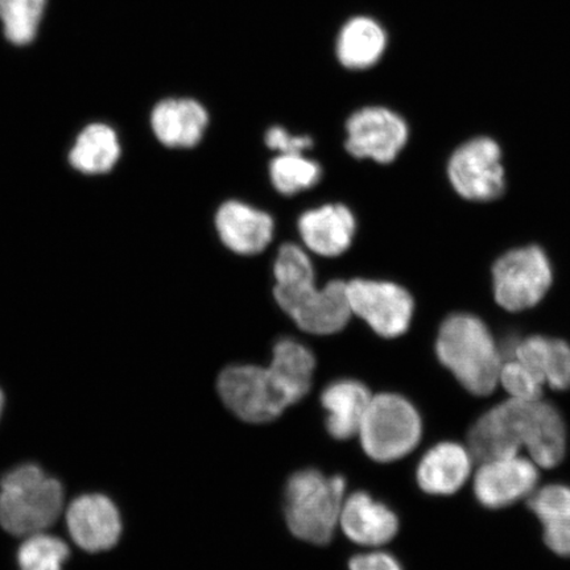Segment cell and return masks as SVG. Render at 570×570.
I'll return each mask as SVG.
<instances>
[{"mask_svg": "<svg viewBox=\"0 0 570 570\" xmlns=\"http://www.w3.org/2000/svg\"><path fill=\"white\" fill-rule=\"evenodd\" d=\"M436 354L470 394L482 397L493 394L503 358L481 318L468 313L449 316L439 331Z\"/></svg>", "mask_w": 570, "mask_h": 570, "instance_id": "1", "label": "cell"}, {"mask_svg": "<svg viewBox=\"0 0 570 570\" xmlns=\"http://www.w3.org/2000/svg\"><path fill=\"white\" fill-rule=\"evenodd\" d=\"M62 509V484L38 465H21L0 481V525L13 537L28 538L49 529Z\"/></svg>", "mask_w": 570, "mask_h": 570, "instance_id": "2", "label": "cell"}, {"mask_svg": "<svg viewBox=\"0 0 570 570\" xmlns=\"http://www.w3.org/2000/svg\"><path fill=\"white\" fill-rule=\"evenodd\" d=\"M345 480L318 470L292 475L285 489V518L297 539L316 546L330 543L345 502Z\"/></svg>", "mask_w": 570, "mask_h": 570, "instance_id": "3", "label": "cell"}, {"mask_svg": "<svg viewBox=\"0 0 570 570\" xmlns=\"http://www.w3.org/2000/svg\"><path fill=\"white\" fill-rule=\"evenodd\" d=\"M422 434L417 410L396 394L373 396L360 431L363 449L377 462L405 458L419 445Z\"/></svg>", "mask_w": 570, "mask_h": 570, "instance_id": "4", "label": "cell"}, {"mask_svg": "<svg viewBox=\"0 0 570 570\" xmlns=\"http://www.w3.org/2000/svg\"><path fill=\"white\" fill-rule=\"evenodd\" d=\"M540 401L509 399L483 413L469 431L468 448L474 460L484 462L527 451L537 432Z\"/></svg>", "mask_w": 570, "mask_h": 570, "instance_id": "5", "label": "cell"}, {"mask_svg": "<svg viewBox=\"0 0 570 570\" xmlns=\"http://www.w3.org/2000/svg\"><path fill=\"white\" fill-rule=\"evenodd\" d=\"M494 297L503 309L522 312L543 301L552 285V266L539 246L505 253L493 266Z\"/></svg>", "mask_w": 570, "mask_h": 570, "instance_id": "6", "label": "cell"}, {"mask_svg": "<svg viewBox=\"0 0 570 570\" xmlns=\"http://www.w3.org/2000/svg\"><path fill=\"white\" fill-rule=\"evenodd\" d=\"M218 392L227 409L247 423L273 422L291 405L267 367H227L218 377Z\"/></svg>", "mask_w": 570, "mask_h": 570, "instance_id": "7", "label": "cell"}, {"mask_svg": "<svg viewBox=\"0 0 570 570\" xmlns=\"http://www.w3.org/2000/svg\"><path fill=\"white\" fill-rule=\"evenodd\" d=\"M448 176L454 190L469 202H493L505 188L501 147L484 137L463 142L449 160Z\"/></svg>", "mask_w": 570, "mask_h": 570, "instance_id": "8", "label": "cell"}, {"mask_svg": "<svg viewBox=\"0 0 570 570\" xmlns=\"http://www.w3.org/2000/svg\"><path fill=\"white\" fill-rule=\"evenodd\" d=\"M347 292L353 316L365 321L377 336L396 338L410 330L415 304L401 285L354 279L347 282Z\"/></svg>", "mask_w": 570, "mask_h": 570, "instance_id": "9", "label": "cell"}, {"mask_svg": "<svg viewBox=\"0 0 570 570\" xmlns=\"http://www.w3.org/2000/svg\"><path fill=\"white\" fill-rule=\"evenodd\" d=\"M347 153L356 159L389 164L407 145V124L396 112L381 106H368L353 114L346 125Z\"/></svg>", "mask_w": 570, "mask_h": 570, "instance_id": "10", "label": "cell"}, {"mask_svg": "<svg viewBox=\"0 0 570 570\" xmlns=\"http://www.w3.org/2000/svg\"><path fill=\"white\" fill-rule=\"evenodd\" d=\"M539 479L537 463L519 454L484 461L474 475V495L483 508H509L520 499L531 497Z\"/></svg>", "mask_w": 570, "mask_h": 570, "instance_id": "11", "label": "cell"}, {"mask_svg": "<svg viewBox=\"0 0 570 570\" xmlns=\"http://www.w3.org/2000/svg\"><path fill=\"white\" fill-rule=\"evenodd\" d=\"M302 331L330 336L344 330L353 317L347 282L332 281L324 287L316 284L281 305Z\"/></svg>", "mask_w": 570, "mask_h": 570, "instance_id": "12", "label": "cell"}, {"mask_svg": "<svg viewBox=\"0 0 570 570\" xmlns=\"http://www.w3.org/2000/svg\"><path fill=\"white\" fill-rule=\"evenodd\" d=\"M67 523L76 544L91 553L111 550L122 532L117 505L110 498L99 494L82 495L71 502Z\"/></svg>", "mask_w": 570, "mask_h": 570, "instance_id": "13", "label": "cell"}, {"mask_svg": "<svg viewBox=\"0 0 570 570\" xmlns=\"http://www.w3.org/2000/svg\"><path fill=\"white\" fill-rule=\"evenodd\" d=\"M218 237L230 252L256 255L265 252L274 238L275 223L268 213L240 202L220 205L216 214Z\"/></svg>", "mask_w": 570, "mask_h": 570, "instance_id": "14", "label": "cell"}, {"mask_svg": "<svg viewBox=\"0 0 570 570\" xmlns=\"http://www.w3.org/2000/svg\"><path fill=\"white\" fill-rule=\"evenodd\" d=\"M297 229L311 253L336 258L352 246L356 220L347 206L330 204L305 212L298 218Z\"/></svg>", "mask_w": 570, "mask_h": 570, "instance_id": "15", "label": "cell"}, {"mask_svg": "<svg viewBox=\"0 0 570 570\" xmlns=\"http://www.w3.org/2000/svg\"><path fill=\"white\" fill-rule=\"evenodd\" d=\"M149 124L164 147L194 148L209 126V114L196 99L167 98L154 107Z\"/></svg>", "mask_w": 570, "mask_h": 570, "instance_id": "16", "label": "cell"}, {"mask_svg": "<svg viewBox=\"0 0 570 570\" xmlns=\"http://www.w3.org/2000/svg\"><path fill=\"white\" fill-rule=\"evenodd\" d=\"M473 460L469 448L452 441L431 448L417 466L420 489L439 497L458 493L472 475Z\"/></svg>", "mask_w": 570, "mask_h": 570, "instance_id": "17", "label": "cell"}, {"mask_svg": "<svg viewBox=\"0 0 570 570\" xmlns=\"http://www.w3.org/2000/svg\"><path fill=\"white\" fill-rule=\"evenodd\" d=\"M340 525L348 539L365 547L387 544L399 531L394 512L366 493H355L345 499Z\"/></svg>", "mask_w": 570, "mask_h": 570, "instance_id": "18", "label": "cell"}, {"mask_svg": "<svg viewBox=\"0 0 570 570\" xmlns=\"http://www.w3.org/2000/svg\"><path fill=\"white\" fill-rule=\"evenodd\" d=\"M372 399L365 384L358 381L342 380L330 384L321 403L327 413L326 428L331 436L347 440L360 434Z\"/></svg>", "mask_w": 570, "mask_h": 570, "instance_id": "19", "label": "cell"}, {"mask_svg": "<svg viewBox=\"0 0 570 570\" xmlns=\"http://www.w3.org/2000/svg\"><path fill=\"white\" fill-rule=\"evenodd\" d=\"M122 156L118 132L106 124L83 127L68 153L71 169L83 176H105L116 169Z\"/></svg>", "mask_w": 570, "mask_h": 570, "instance_id": "20", "label": "cell"}, {"mask_svg": "<svg viewBox=\"0 0 570 570\" xmlns=\"http://www.w3.org/2000/svg\"><path fill=\"white\" fill-rule=\"evenodd\" d=\"M512 358L538 374L556 391L570 389V345L560 338L530 336L515 342Z\"/></svg>", "mask_w": 570, "mask_h": 570, "instance_id": "21", "label": "cell"}, {"mask_svg": "<svg viewBox=\"0 0 570 570\" xmlns=\"http://www.w3.org/2000/svg\"><path fill=\"white\" fill-rule=\"evenodd\" d=\"M267 368L292 405L308 394L316 358L301 342L285 338L275 345L273 360Z\"/></svg>", "mask_w": 570, "mask_h": 570, "instance_id": "22", "label": "cell"}, {"mask_svg": "<svg viewBox=\"0 0 570 570\" xmlns=\"http://www.w3.org/2000/svg\"><path fill=\"white\" fill-rule=\"evenodd\" d=\"M387 47V35L372 18L356 17L342 27L337 57L347 69L362 70L375 66Z\"/></svg>", "mask_w": 570, "mask_h": 570, "instance_id": "23", "label": "cell"}, {"mask_svg": "<svg viewBox=\"0 0 570 570\" xmlns=\"http://www.w3.org/2000/svg\"><path fill=\"white\" fill-rule=\"evenodd\" d=\"M48 0H0L3 35L11 45H31L39 33Z\"/></svg>", "mask_w": 570, "mask_h": 570, "instance_id": "24", "label": "cell"}, {"mask_svg": "<svg viewBox=\"0 0 570 570\" xmlns=\"http://www.w3.org/2000/svg\"><path fill=\"white\" fill-rule=\"evenodd\" d=\"M323 169L304 154H279L269 164V178L275 189L284 196L311 189L320 181Z\"/></svg>", "mask_w": 570, "mask_h": 570, "instance_id": "25", "label": "cell"}, {"mask_svg": "<svg viewBox=\"0 0 570 570\" xmlns=\"http://www.w3.org/2000/svg\"><path fill=\"white\" fill-rule=\"evenodd\" d=\"M68 558L66 541L42 532L28 537L18 552L20 570H62Z\"/></svg>", "mask_w": 570, "mask_h": 570, "instance_id": "26", "label": "cell"}, {"mask_svg": "<svg viewBox=\"0 0 570 570\" xmlns=\"http://www.w3.org/2000/svg\"><path fill=\"white\" fill-rule=\"evenodd\" d=\"M529 508L541 524H570V487L547 484L533 491Z\"/></svg>", "mask_w": 570, "mask_h": 570, "instance_id": "27", "label": "cell"}, {"mask_svg": "<svg viewBox=\"0 0 570 570\" xmlns=\"http://www.w3.org/2000/svg\"><path fill=\"white\" fill-rule=\"evenodd\" d=\"M499 384L510 395L520 402H537L543 395L544 382L522 362L511 358L503 362L499 373Z\"/></svg>", "mask_w": 570, "mask_h": 570, "instance_id": "28", "label": "cell"}, {"mask_svg": "<svg viewBox=\"0 0 570 570\" xmlns=\"http://www.w3.org/2000/svg\"><path fill=\"white\" fill-rule=\"evenodd\" d=\"M266 145L279 154H305L313 147V140L306 135H292L281 126L271 127L266 132Z\"/></svg>", "mask_w": 570, "mask_h": 570, "instance_id": "29", "label": "cell"}, {"mask_svg": "<svg viewBox=\"0 0 570 570\" xmlns=\"http://www.w3.org/2000/svg\"><path fill=\"white\" fill-rule=\"evenodd\" d=\"M348 567L351 570H403L395 558L384 552L355 556Z\"/></svg>", "mask_w": 570, "mask_h": 570, "instance_id": "30", "label": "cell"}, {"mask_svg": "<svg viewBox=\"0 0 570 570\" xmlns=\"http://www.w3.org/2000/svg\"><path fill=\"white\" fill-rule=\"evenodd\" d=\"M543 529L547 547L561 558H570V524H550Z\"/></svg>", "mask_w": 570, "mask_h": 570, "instance_id": "31", "label": "cell"}, {"mask_svg": "<svg viewBox=\"0 0 570 570\" xmlns=\"http://www.w3.org/2000/svg\"><path fill=\"white\" fill-rule=\"evenodd\" d=\"M2 409H3V395H2V391H0V413H2Z\"/></svg>", "mask_w": 570, "mask_h": 570, "instance_id": "32", "label": "cell"}]
</instances>
